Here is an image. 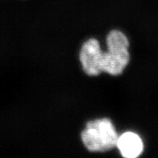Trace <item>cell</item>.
<instances>
[{"label": "cell", "mask_w": 158, "mask_h": 158, "mask_svg": "<svg viewBox=\"0 0 158 158\" xmlns=\"http://www.w3.org/2000/svg\"><path fill=\"white\" fill-rule=\"evenodd\" d=\"M118 134L108 118H98L87 122L81 133L82 142L90 152H106L116 147Z\"/></svg>", "instance_id": "obj_1"}, {"label": "cell", "mask_w": 158, "mask_h": 158, "mask_svg": "<svg viewBox=\"0 0 158 158\" xmlns=\"http://www.w3.org/2000/svg\"><path fill=\"white\" fill-rule=\"evenodd\" d=\"M108 51L102 53V72L112 76L121 74L130 61L129 41L122 31L112 30L106 38Z\"/></svg>", "instance_id": "obj_2"}, {"label": "cell", "mask_w": 158, "mask_h": 158, "mask_svg": "<svg viewBox=\"0 0 158 158\" xmlns=\"http://www.w3.org/2000/svg\"><path fill=\"white\" fill-rule=\"evenodd\" d=\"M116 147L121 155L127 158L138 157L143 149L141 138L132 132H127L118 136Z\"/></svg>", "instance_id": "obj_4"}, {"label": "cell", "mask_w": 158, "mask_h": 158, "mask_svg": "<svg viewBox=\"0 0 158 158\" xmlns=\"http://www.w3.org/2000/svg\"><path fill=\"white\" fill-rule=\"evenodd\" d=\"M102 53L100 43L96 39L91 38L83 44L79 58L83 70L89 76H96L102 72L101 68Z\"/></svg>", "instance_id": "obj_3"}]
</instances>
